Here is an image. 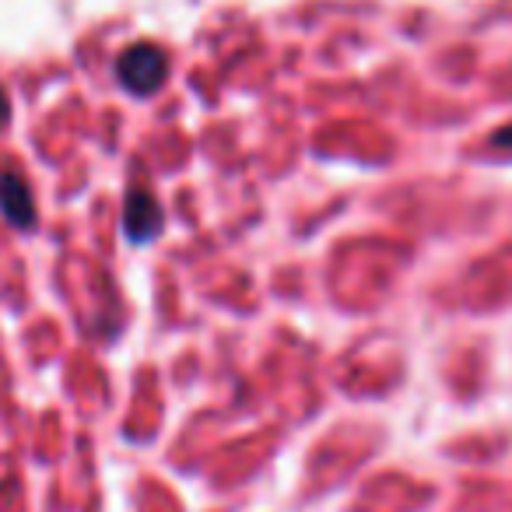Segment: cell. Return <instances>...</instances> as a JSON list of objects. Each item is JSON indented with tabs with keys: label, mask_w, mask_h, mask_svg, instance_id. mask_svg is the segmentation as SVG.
<instances>
[{
	"label": "cell",
	"mask_w": 512,
	"mask_h": 512,
	"mask_svg": "<svg viewBox=\"0 0 512 512\" xmlns=\"http://www.w3.org/2000/svg\"><path fill=\"white\" fill-rule=\"evenodd\" d=\"M116 78L127 92L134 95H155L169 78V57L155 43L127 46L116 60Z\"/></svg>",
	"instance_id": "cell-1"
},
{
	"label": "cell",
	"mask_w": 512,
	"mask_h": 512,
	"mask_svg": "<svg viewBox=\"0 0 512 512\" xmlns=\"http://www.w3.org/2000/svg\"><path fill=\"white\" fill-rule=\"evenodd\" d=\"M162 207H158L155 193L144 186H130L127 207H123V232L130 242H151L162 228Z\"/></svg>",
	"instance_id": "cell-2"
},
{
	"label": "cell",
	"mask_w": 512,
	"mask_h": 512,
	"mask_svg": "<svg viewBox=\"0 0 512 512\" xmlns=\"http://www.w3.org/2000/svg\"><path fill=\"white\" fill-rule=\"evenodd\" d=\"M0 211L11 225L18 228H36V200H32V186L25 183L18 172H0Z\"/></svg>",
	"instance_id": "cell-3"
},
{
	"label": "cell",
	"mask_w": 512,
	"mask_h": 512,
	"mask_svg": "<svg viewBox=\"0 0 512 512\" xmlns=\"http://www.w3.org/2000/svg\"><path fill=\"white\" fill-rule=\"evenodd\" d=\"M8 120H11V99H8V92L0 88V127H4Z\"/></svg>",
	"instance_id": "cell-4"
},
{
	"label": "cell",
	"mask_w": 512,
	"mask_h": 512,
	"mask_svg": "<svg viewBox=\"0 0 512 512\" xmlns=\"http://www.w3.org/2000/svg\"><path fill=\"white\" fill-rule=\"evenodd\" d=\"M495 144H498V148H509L512 151V127L502 130V134H495Z\"/></svg>",
	"instance_id": "cell-5"
}]
</instances>
